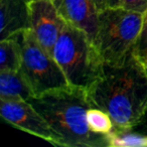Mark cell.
<instances>
[{
	"label": "cell",
	"instance_id": "14",
	"mask_svg": "<svg viewBox=\"0 0 147 147\" xmlns=\"http://www.w3.org/2000/svg\"><path fill=\"white\" fill-rule=\"evenodd\" d=\"M107 7H118L144 14L147 10V0H108Z\"/></svg>",
	"mask_w": 147,
	"mask_h": 147
},
{
	"label": "cell",
	"instance_id": "4",
	"mask_svg": "<svg viewBox=\"0 0 147 147\" xmlns=\"http://www.w3.org/2000/svg\"><path fill=\"white\" fill-rule=\"evenodd\" d=\"M142 26V13L118 7L101 10L95 45L104 63H122L135 53Z\"/></svg>",
	"mask_w": 147,
	"mask_h": 147
},
{
	"label": "cell",
	"instance_id": "13",
	"mask_svg": "<svg viewBox=\"0 0 147 147\" xmlns=\"http://www.w3.org/2000/svg\"><path fill=\"white\" fill-rule=\"evenodd\" d=\"M111 146L116 147H138L147 146V137L140 134L133 129H125V130H114L110 135Z\"/></svg>",
	"mask_w": 147,
	"mask_h": 147
},
{
	"label": "cell",
	"instance_id": "18",
	"mask_svg": "<svg viewBox=\"0 0 147 147\" xmlns=\"http://www.w3.org/2000/svg\"><path fill=\"white\" fill-rule=\"evenodd\" d=\"M30 1H34V0H30Z\"/></svg>",
	"mask_w": 147,
	"mask_h": 147
},
{
	"label": "cell",
	"instance_id": "6",
	"mask_svg": "<svg viewBox=\"0 0 147 147\" xmlns=\"http://www.w3.org/2000/svg\"><path fill=\"white\" fill-rule=\"evenodd\" d=\"M0 101V114L7 123L51 144L61 146L59 136L29 102L24 100Z\"/></svg>",
	"mask_w": 147,
	"mask_h": 147
},
{
	"label": "cell",
	"instance_id": "3",
	"mask_svg": "<svg viewBox=\"0 0 147 147\" xmlns=\"http://www.w3.org/2000/svg\"><path fill=\"white\" fill-rule=\"evenodd\" d=\"M53 57L69 85L88 90L101 76L104 61L84 30L65 22L53 47Z\"/></svg>",
	"mask_w": 147,
	"mask_h": 147
},
{
	"label": "cell",
	"instance_id": "1",
	"mask_svg": "<svg viewBox=\"0 0 147 147\" xmlns=\"http://www.w3.org/2000/svg\"><path fill=\"white\" fill-rule=\"evenodd\" d=\"M87 91L93 106L111 117L114 130L133 128L147 115V71L135 53L122 63H104Z\"/></svg>",
	"mask_w": 147,
	"mask_h": 147
},
{
	"label": "cell",
	"instance_id": "5",
	"mask_svg": "<svg viewBox=\"0 0 147 147\" xmlns=\"http://www.w3.org/2000/svg\"><path fill=\"white\" fill-rule=\"evenodd\" d=\"M15 35L21 47L20 71L28 81L34 95L69 86L55 57L39 45L31 29Z\"/></svg>",
	"mask_w": 147,
	"mask_h": 147
},
{
	"label": "cell",
	"instance_id": "2",
	"mask_svg": "<svg viewBox=\"0 0 147 147\" xmlns=\"http://www.w3.org/2000/svg\"><path fill=\"white\" fill-rule=\"evenodd\" d=\"M47 120L59 136L61 146L107 147L111 146L109 135L94 133L87 121V112L94 107L87 89L67 86L27 100Z\"/></svg>",
	"mask_w": 147,
	"mask_h": 147
},
{
	"label": "cell",
	"instance_id": "10",
	"mask_svg": "<svg viewBox=\"0 0 147 147\" xmlns=\"http://www.w3.org/2000/svg\"><path fill=\"white\" fill-rule=\"evenodd\" d=\"M34 96L32 88L20 69L0 71V100H24Z\"/></svg>",
	"mask_w": 147,
	"mask_h": 147
},
{
	"label": "cell",
	"instance_id": "9",
	"mask_svg": "<svg viewBox=\"0 0 147 147\" xmlns=\"http://www.w3.org/2000/svg\"><path fill=\"white\" fill-rule=\"evenodd\" d=\"M30 0H0V40L31 29Z\"/></svg>",
	"mask_w": 147,
	"mask_h": 147
},
{
	"label": "cell",
	"instance_id": "11",
	"mask_svg": "<svg viewBox=\"0 0 147 147\" xmlns=\"http://www.w3.org/2000/svg\"><path fill=\"white\" fill-rule=\"evenodd\" d=\"M21 67V47L16 35L0 40V71H17Z\"/></svg>",
	"mask_w": 147,
	"mask_h": 147
},
{
	"label": "cell",
	"instance_id": "12",
	"mask_svg": "<svg viewBox=\"0 0 147 147\" xmlns=\"http://www.w3.org/2000/svg\"><path fill=\"white\" fill-rule=\"evenodd\" d=\"M87 121L94 133L110 135L114 131V123L108 113L97 107H91L87 112Z\"/></svg>",
	"mask_w": 147,
	"mask_h": 147
},
{
	"label": "cell",
	"instance_id": "17",
	"mask_svg": "<svg viewBox=\"0 0 147 147\" xmlns=\"http://www.w3.org/2000/svg\"><path fill=\"white\" fill-rule=\"evenodd\" d=\"M107 1L108 0H95V3H96L97 7H98L99 11L103 10L107 7Z\"/></svg>",
	"mask_w": 147,
	"mask_h": 147
},
{
	"label": "cell",
	"instance_id": "8",
	"mask_svg": "<svg viewBox=\"0 0 147 147\" xmlns=\"http://www.w3.org/2000/svg\"><path fill=\"white\" fill-rule=\"evenodd\" d=\"M63 19L84 30L95 43L99 23V9L95 0H53Z\"/></svg>",
	"mask_w": 147,
	"mask_h": 147
},
{
	"label": "cell",
	"instance_id": "15",
	"mask_svg": "<svg viewBox=\"0 0 147 147\" xmlns=\"http://www.w3.org/2000/svg\"><path fill=\"white\" fill-rule=\"evenodd\" d=\"M147 47V10L145 11V13L143 14V26H142V31H141L140 37H139L138 43H137L136 51L135 53L136 55H140L145 51V49Z\"/></svg>",
	"mask_w": 147,
	"mask_h": 147
},
{
	"label": "cell",
	"instance_id": "16",
	"mask_svg": "<svg viewBox=\"0 0 147 147\" xmlns=\"http://www.w3.org/2000/svg\"><path fill=\"white\" fill-rule=\"evenodd\" d=\"M137 55L139 57V59H140L143 67H145V69H146V71H147V47L145 49V51H143L142 53H140V55Z\"/></svg>",
	"mask_w": 147,
	"mask_h": 147
},
{
	"label": "cell",
	"instance_id": "7",
	"mask_svg": "<svg viewBox=\"0 0 147 147\" xmlns=\"http://www.w3.org/2000/svg\"><path fill=\"white\" fill-rule=\"evenodd\" d=\"M31 31L39 45L53 55V47L65 24L53 0L30 1Z\"/></svg>",
	"mask_w": 147,
	"mask_h": 147
}]
</instances>
